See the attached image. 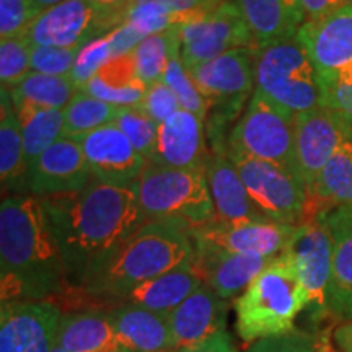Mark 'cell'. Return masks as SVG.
I'll list each match as a JSON object with an SVG mask.
<instances>
[{
  "mask_svg": "<svg viewBox=\"0 0 352 352\" xmlns=\"http://www.w3.org/2000/svg\"><path fill=\"white\" fill-rule=\"evenodd\" d=\"M70 287L63 253L39 197L10 195L0 206V298L52 302Z\"/></svg>",
  "mask_w": 352,
  "mask_h": 352,
  "instance_id": "2",
  "label": "cell"
},
{
  "mask_svg": "<svg viewBox=\"0 0 352 352\" xmlns=\"http://www.w3.org/2000/svg\"><path fill=\"white\" fill-rule=\"evenodd\" d=\"M80 90L114 107H138L147 85L135 76L131 52L109 60Z\"/></svg>",
  "mask_w": 352,
  "mask_h": 352,
  "instance_id": "30",
  "label": "cell"
},
{
  "mask_svg": "<svg viewBox=\"0 0 352 352\" xmlns=\"http://www.w3.org/2000/svg\"><path fill=\"white\" fill-rule=\"evenodd\" d=\"M52 352H67V351L63 349L59 344H54V347H52Z\"/></svg>",
  "mask_w": 352,
  "mask_h": 352,
  "instance_id": "49",
  "label": "cell"
},
{
  "mask_svg": "<svg viewBox=\"0 0 352 352\" xmlns=\"http://www.w3.org/2000/svg\"><path fill=\"white\" fill-rule=\"evenodd\" d=\"M254 206L272 222L302 226L310 222V195L300 178L271 162L227 152Z\"/></svg>",
  "mask_w": 352,
  "mask_h": 352,
  "instance_id": "9",
  "label": "cell"
},
{
  "mask_svg": "<svg viewBox=\"0 0 352 352\" xmlns=\"http://www.w3.org/2000/svg\"><path fill=\"white\" fill-rule=\"evenodd\" d=\"M178 352H239V351H236L235 346H233L230 334L227 331H222L208 338V340L197 342V344L179 349Z\"/></svg>",
  "mask_w": 352,
  "mask_h": 352,
  "instance_id": "43",
  "label": "cell"
},
{
  "mask_svg": "<svg viewBox=\"0 0 352 352\" xmlns=\"http://www.w3.org/2000/svg\"><path fill=\"white\" fill-rule=\"evenodd\" d=\"M294 131L298 176L310 191L316 176L346 140V134L340 120L324 107L297 114Z\"/></svg>",
  "mask_w": 352,
  "mask_h": 352,
  "instance_id": "18",
  "label": "cell"
},
{
  "mask_svg": "<svg viewBox=\"0 0 352 352\" xmlns=\"http://www.w3.org/2000/svg\"><path fill=\"white\" fill-rule=\"evenodd\" d=\"M333 240V267L327 311L334 320H352V206L329 209L318 215Z\"/></svg>",
  "mask_w": 352,
  "mask_h": 352,
  "instance_id": "20",
  "label": "cell"
},
{
  "mask_svg": "<svg viewBox=\"0 0 352 352\" xmlns=\"http://www.w3.org/2000/svg\"><path fill=\"white\" fill-rule=\"evenodd\" d=\"M118 113H120V107H114L111 103L88 95L87 91L78 90L64 108V138L77 139L100 127L113 124Z\"/></svg>",
  "mask_w": 352,
  "mask_h": 352,
  "instance_id": "34",
  "label": "cell"
},
{
  "mask_svg": "<svg viewBox=\"0 0 352 352\" xmlns=\"http://www.w3.org/2000/svg\"><path fill=\"white\" fill-rule=\"evenodd\" d=\"M201 285L202 279L199 274L192 263H188L129 290L126 296L121 297L116 307L134 305L155 314L170 315Z\"/></svg>",
  "mask_w": 352,
  "mask_h": 352,
  "instance_id": "26",
  "label": "cell"
},
{
  "mask_svg": "<svg viewBox=\"0 0 352 352\" xmlns=\"http://www.w3.org/2000/svg\"><path fill=\"white\" fill-rule=\"evenodd\" d=\"M98 10L113 20L116 25H122L127 19L134 0H90Z\"/></svg>",
  "mask_w": 352,
  "mask_h": 352,
  "instance_id": "44",
  "label": "cell"
},
{
  "mask_svg": "<svg viewBox=\"0 0 352 352\" xmlns=\"http://www.w3.org/2000/svg\"><path fill=\"white\" fill-rule=\"evenodd\" d=\"M254 51L253 47H240L188 69L199 91L209 101V108H214V120L209 126L212 152H227L223 127L239 116L245 101L252 98L256 87Z\"/></svg>",
  "mask_w": 352,
  "mask_h": 352,
  "instance_id": "7",
  "label": "cell"
},
{
  "mask_svg": "<svg viewBox=\"0 0 352 352\" xmlns=\"http://www.w3.org/2000/svg\"><path fill=\"white\" fill-rule=\"evenodd\" d=\"M243 16L254 47L296 39L305 23L300 0H235Z\"/></svg>",
  "mask_w": 352,
  "mask_h": 352,
  "instance_id": "25",
  "label": "cell"
},
{
  "mask_svg": "<svg viewBox=\"0 0 352 352\" xmlns=\"http://www.w3.org/2000/svg\"><path fill=\"white\" fill-rule=\"evenodd\" d=\"M235 329L245 342L283 334L294 329V321L308 307L305 290L287 253H280L246 287L235 303Z\"/></svg>",
  "mask_w": 352,
  "mask_h": 352,
  "instance_id": "4",
  "label": "cell"
},
{
  "mask_svg": "<svg viewBox=\"0 0 352 352\" xmlns=\"http://www.w3.org/2000/svg\"><path fill=\"white\" fill-rule=\"evenodd\" d=\"M162 82H165L171 88V91H173L179 101L182 109L196 114L199 120L206 121L210 109L209 101L201 94L192 77L189 76L188 69L184 67L182 59V46L176 47L173 54H171Z\"/></svg>",
  "mask_w": 352,
  "mask_h": 352,
  "instance_id": "35",
  "label": "cell"
},
{
  "mask_svg": "<svg viewBox=\"0 0 352 352\" xmlns=\"http://www.w3.org/2000/svg\"><path fill=\"white\" fill-rule=\"evenodd\" d=\"M195 241L182 223L145 222L118 246L80 287H69L54 302L60 311L101 308L111 310L129 290L192 263Z\"/></svg>",
  "mask_w": 352,
  "mask_h": 352,
  "instance_id": "3",
  "label": "cell"
},
{
  "mask_svg": "<svg viewBox=\"0 0 352 352\" xmlns=\"http://www.w3.org/2000/svg\"><path fill=\"white\" fill-rule=\"evenodd\" d=\"M210 153L206 151L204 121L179 109L158 124L151 164L170 168H204Z\"/></svg>",
  "mask_w": 352,
  "mask_h": 352,
  "instance_id": "21",
  "label": "cell"
},
{
  "mask_svg": "<svg viewBox=\"0 0 352 352\" xmlns=\"http://www.w3.org/2000/svg\"><path fill=\"white\" fill-rule=\"evenodd\" d=\"M308 215L314 220L329 209L352 206V142L344 140L327 166L316 176L310 191Z\"/></svg>",
  "mask_w": 352,
  "mask_h": 352,
  "instance_id": "29",
  "label": "cell"
},
{
  "mask_svg": "<svg viewBox=\"0 0 352 352\" xmlns=\"http://www.w3.org/2000/svg\"><path fill=\"white\" fill-rule=\"evenodd\" d=\"M80 144L91 178L113 186L138 183L145 160L116 124H108L76 139Z\"/></svg>",
  "mask_w": 352,
  "mask_h": 352,
  "instance_id": "14",
  "label": "cell"
},
{
  "mask_svg": "<svg viewBox=\"0 0 352 352\" xmlns=\"http://www.w3.org/2000/svg\"><path fill=\"white\" fill-rule=\"evenodd\" d=\"M320 352H333L331 351V347H329V344L327 341H323V344H321V349H320Z\"/></svg>",
  "mask_w": 352,
  "mask_h": 352,
  "instance_id": "48",
  "label": "cell"
},
{
  "mask_svg": "<svg viewBox=\"0 0 352 352\" xmlns=\"http://www.w3.org/2000/svg\"><path fill=\"white\" fill-rule=\"evenodd\" d=\"M13 107L20 120L26 164L30 165L46 148L64 138V109L39 108L25 101H13Z\"/></svg>",
  "mask_w": 352,
  "mask_h": 352,
  "instance_id": "31",
  "label": "cell"
},
{
  "mask_svg": "<svg viewBox=\"0 0 352 352\" xmlns=\"http://www.w3.org/2000/svg\"><path fill=\"white\" fill-rule=\"evenodd\" d=\"M285 253L296 266L308 307L316 314H324L333 267V240L323 220L314 219L298 226Z\"/></svg>",
  "mask_w": 352,
  "mask_h": 352,
  "instance_id": "12",
  "label": "cell"
},
{
  "mask_svg": "<svg viewBox=\"0 0 352 352\" xmlns=\"http://www.w3.org/2000/svg\"><path fill=\"white\" fill-rule=\"evenodd\" d=\"M296 116L254 88L243 114L227 138V152L271 162L298 176Z\"/></svg>",
  "mask_w": 352,
  "mask_h": 352,
  "instance_id": "8",
  "label": "cell"
},
{
  "mask_svg": "<svg viewBox=\"0 0 352 352\" xmlns=\"http://www.w3.org/2000/svg\"><path fill=\"white\" fill-rule=\"evenodd\" d=\"M186 69L209 63L240 47H254L252 33L235 0H222L178 26Z\"/></svg>",
  "mask_w": 352,
  "mask_h": 352,
  "instance_id": "10",
  "label": "cell"
},
{
  "mask_svg": "<svg viewBox=\"0 0 352 352\" xmlns=\"http://www.w3.org/2000/svg\"><path fill=\"white\" fill-rule=\"evenodd\" d=\"M254 83L294 116L323 107L318 74L297 38L254 51Z\"/></svg>",
  "mask_w": 352,
  "mask_h": 352,
  "instance_id": "6",
  "label": "cell"
},
{
  "mask_svg": "<svg viewBox=\"0 0 352 352\" xmlns=\"http://www.w3.org/2000/svg\"><path fill=\"white\" fill-rule=\"evenodd\" d=\"M63 316L52 302L3 303L0 311V352H52Z\"/></svg>",
  "mask_w": 352,
  "mask_h": 352,
  "instance_id": "16",
  "label": "cell"
},
{
  "mask_svg": "<svg viewBox=\"0 0 352 352\" xmlns=\"http://www.w3.org/2000/svg\"><path fill=\"white\" fill-rule=\"evenodd\" d=\"M323 341L314 334L294 328L253 342L245 352H320Z\"/></svg>",
  "mask_w": 352,
  "mask_h": 352,
  "instance_id": "41",
  "label": "cell"
},
{
  "mask_svg": "<svg viewBox=\"0 0 352 352\" xmlns=\"http://www.w3.org/2000/svg\"><path fill=\"white\" fill-rule=\"evenodd\" d=\"M91 173L76 139L63 138L28 165L26 195L50 197L80 191Z\"/></svg>",
  "mask_w": 352,
  "mask_h": 352,
  "instance_id": "17",
  "label": "cell"
},
{
  "mask_svg": "<svg viewBox=\"0 0 352 352\" xmlns=\"http://www.w3.org/2000/svg\"><path fill=\"white\" fill-rule=\"evenodd\" d=\"M138 107L142 109L147 116H151L157 124H162V122L168 120L170 116H173L176 111L182 109L176 95L171 91V88L162 80L147 87L144 98Z\"/></svg>",
  "mask_w": 352,
  "mask_h": 352,
  "instance_id": "42",
  "label": "cell"
},
{
  "mask_svg": "<svg viewBox=\"0 0 352 352\" xmlns=\"http://www.w3.org/2000/svg\"><path fill=\"white\" fill-rule=\"evenodd\" d=\"M80 88L70 76H47L32 72L20 85L12 88L13 101H25L39 108L64 109Z\"/></svg>",
  "mask_w": 352,
  "mask_h": 352,
  "instance_id": "32",
  "label": "cell"
},
{
  "mask_svg": "<svg viewBox=\"0 0 352 352\" xmlns=\"http://www.w3.org/2000/svg\"><path fill=\"white\" fill-rule=\"evenodd\" d=\"M320 85L323 107L340 120L346 140L352 142V69Z\"/></svg>",
  "mask_w": 352,
  "mask_h": 352,
  "instance_id": "38",
  "label": "cell"
},
{
  "mask_svg": "<svg viewBox=\"0 0 352 352\" xmlns=\"http://www.w3.org/2000/svg\"><path fill=\"white\" fill-rule=\"evenodd\" d=\"M118 26L90 0H64L38 16L26 38L32 46L83 47Z\"/></svg>",
  "mask_w": 352,
  "mask_h": 352,
  "instance_id": "11",
  "label": "cell"
},
{
  "mask_svg": "<svg viewBox=\"0 0 352 352\" xmlns=\"http://www.w3.org/2000/svg\"><path fill=\"white\" fill-rule=\"evenodd\" d=\"M298 226L280 222H222L214 219L192 228V241L208 243L230 253L274 258L285 252Z\"/></svg>",
  "mask_w": 352,
  "mask_h": 352,
  "instance_id": "15",
  "label": "cell"
},
{
  "mask_svg": "<svg viewBox=\"0 0 352 352\" xmlns=\"http://www.w3.org/2000/svg\"><path fill=\"white\" fill-rule=\"evenodd\" d=\"M300 3L305 13V21L327 16L346 6L344 0H300Z\"/></svg>",
  "mask_w": 352,
  "mask_h": 352,
  "instance_id": "45",
  "label": "cell"
},
{
  "mask_svg": "<svg viewBox=\"0 0 352 352\" xmlns=\"http://www.w3.org/2000/svg\"><path fill=\"white\" fill-rule=\"evenodd\" d=\"M209 285L202 284L168 315L176 351L197 344L214 334L226 331L228 303Z\"/></svg>",
  "mask_w": 352,
  "mask_h": 352,
  "instance_id": "22",
  "label": "cell"
},
{
  "mask_svg": "<svg viewBox=\"0 0 352 352\" xmlns=\"http://www.w3.org/2000/svg\"><path fill=\"white\" fill-rule=\"evenodd\" d=\"M114 124L124 132V135L131 140V144L148 162L157 142V122L151 116H147L139 107H122L120 108Z\"/></svg>",
  "mask_w": 352,
  "mask_h": 352,
  "instance_id": "37",
  "label": "cell"
},
{
  "mask_svg": "<svg viewBox=\"0 0 352 352\" xmlns=\"http://www.w3.org/2000/svg\"><path fill=\"white\" fill-rule=\"evenodd\" d=\"M41 13L33 0H0V39L25 38Z\"/></svg>",
  "mask_w": 352,
  "mask_h": 352,
  "instance_id": "39",
  "label": "cell"
},
{
  "mask_svg": "<svg viewBox=\"0 0 352 352\" xmlns=\"http://www.w3.org/2000/svg\"><path fill=\"white\" fill-rule=\"evenodd\" d=\"M56 344L67 352H120L108 310L63 311Z\"/></svg>",
  "mask_w": 352,
  "mask_h": 352,
  "instance_id": "27",
  "label": "cell"
},
{
  "mask_svg": "<svg viewBox=\"0 0 352 352\" xmlns=\"http://www.w3.org/2000/svg\"><path fill=\"white\" fill-rule=\"evenodd\" d=\"M32 50L26 36L0 39V83L3 90L20 85L33 72Z\"/></svg>",
  "mask_w": 352,
  "mask_h": 352,
  "instance_id": "36",
  "label": "cell"
},
{
  "mask_svg": "<svg viewBox=\"0 0 352 352\" xmlns=\"http://www.w3.org/2000/svg\"><path fill=\"white\" fill-rule=\"evenodd\" d=\"M33 2L36 3V6L44 12V10H47V8L57 6V3L64 2V0H33Z\"/></svg>",
  "mask_w": 352,
  "mask_h": 352,
  "instance_id": "47",
  "label": "cell"
},
{
  "mask_svg": "<svg viewBox=\"0 0 352 352\" xmlns=\"http://www.w3.org/2000/svg\"><path fill=\"white\" fill-rule=\"evenodd\" d=\"M39 201L63 253L70 287H80L145 223L135 184L113 186L91 178L80 191Z\"/></svg>",
  "mask_w": 352,
  "mask_h": 352,
  "instance_id": "1",
  "label": "cell"
},
{
  "mask_svg": "<svg viewBox=\"0 0 352 352\" xmlns=\"http://www.w3.org/2000/svg\"><path fill=\"white\" fill-rule=\"evenodd\" d=\"M346 2V6H351L352 7V0H344Z\"/></svg>",
  "mask_w": 352,
  "mask_h": 352,
  "instance_id": "50",
  "label": "cell"
},
{
  "mask_svg": "<svg viewBox=\"0 0 352 352\" xmlns=\"http://www.w3.org/2000/svg\"><path fill=\"white\" fill-rule=\"evenodd\" d=\"M178 46H182L178 28L140 39L131 51L135 76L147 87L160 82L164 78L166 65L170 63V57Z\"/></svg>",
  "mask_w": 352,
  "mask_h": 352,
  "instance_id": "33",
  "label": "cell"
},
{
  "mask_svg": "<svg viewBox=\"0 0 352 352\" xmlns=\"http://www.w3.org/2000/svg\"><path fill=\"white\" fill-rule=\"evenodd\" d=\"M108 314L120 352L176 351L168 315L134 305H120Z\"/></svg>",
  "mask_w": 352,
  "mask_h": 352,
  "instance_id": "24",
  "label": "cell"
},
{
  "mask_svg": "<svg viewBox=\"0 0 352 352\" xmlns=\"http://www.w3.org/2000/svg\"><path fill=\"white\" fill-rule=\"evenodd\" d=\"M83 47L33 46L32 70L47 76H70Z\"/></svg>",
  "mask_w": 352,
  "mask_h": 352,
  "instance_id": "40",
  "label": "cell"
},
{
  "mask_svg": "<svg viewBox=\"0 0 352 352\" xmlns=\"http://www.w3.org/2000/svg\"><path fill=\"white\" fill-rule=\"evenodd\" d=\"M135 186L145 222L168 220L192 230L215 219L204 168H170L147 162Z\"/></svg>",
  "mask_w": 352,
  "mask_h": 352,
  "instance_id": "5",
  "label": "cell"
},
{
  "mask_svg": "<svg viewBox=\"0 0 352 352\" xmlns=\"http://www.w3.org/2000/svg\"><path fill=\"white\" fill-rule=\"evenodd\" d=\"M315 65L320 83L352 69V7L344 6L316 20H307L297 33Z\"/></svg>",
  "mask_w": 352,
  "mask_h": 352,
  "instance_id": "13",
  "label": "cell"
},
{
  "mask_svg": "<svg viewBox=\"0 0 352 352\" xmlns=\"http://www.w3.org/2000/svg\"><path fill=\"white\" fill-rule=\"evenodd\" d=\"M215 219L222 222H272L246 191L241 176L227 152H212L204 165Z\"/></svg>",
  "mask_w": 352,
  "mask_h": 352,
  "instance_id": "23",
  "label": "cell"
},
{
  "mask_svg": "<svg viewBox=\"0 0 352 352\" xmlns=\"http://www.w3.org/2000/svg\"><path fill=\"white\" fill-rule=\"evenodd\" d=\"M26 164L20 120L8 90H0V182L3 191L16 189L26 195Z\"/></svg>",
  "mask_w": 352,
  "mask_h": 352,
  "instance_id": "28",
  "label": "cell"
},
{
  "mask_svg": "<svg viewBox=\"0 0 352 352\" xmlns=\"http://www.w3.org/2000/svg\"><path fill=\"white\" fill-rule=\"evenodd\" d=\"M276 258L230 253L217 246L195 241L192 266L202 284L209 285L219 297L230 300L241 296Z\"/></svg>",
  "mask_w": 352,
  "mask_h": 352,
  "instance_id": "19",
  "label": "cell"
},
{
  "mask_svg": "<svg viewBox=\"0 0 352 352\" xmlns=\"http://www.w3.org/2000/svg\"><path fill=\"white\" fill-rule=\"evenodd\" d=\"M334 342L342 352H352V320L334 329Z\"/></svg>",
  "mask_w": 352,
  "mask_h": 352,
  "instance_id": "46",
  "label": "cell"
}]
</instances>
